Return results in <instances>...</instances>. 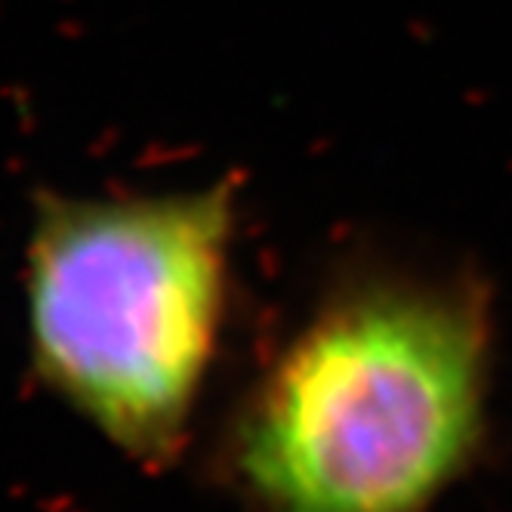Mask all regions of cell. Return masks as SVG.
Returning a JSON list of instances; mask_svg holds the SVG:
<instances>
[{
  "label": "cell",
  "instance_id": "1",
  "mask_svg": "<svg viewBox=\"0 0 512 512\" xmlns=\"http://www.w3.org/2000/svg\"><path fill=\"white\" fill-rule=\"evenodd\" d=\"M232 189L44 195L25 253L38 377L121 454L170 460L219 337Z\"/></svg>",
  "mask_w": 512,
  "mask_h": 512
},
{
  "label": "cell",
  "instance_id": "2",
  "mask_svg": "<svg viewBox=\"0 0 512 512\" xmlns=\"http://www.w3.org/2000/svg\"><path fill=\"white\" fill-rule=\"evenodd\" d=\"M485 321L451 287L383 284L287 349L241 442L275 512H417L472 448Z\"/></svg>",
  "mask_w": 512,
  "mask_h": 512
}]
</instances>
